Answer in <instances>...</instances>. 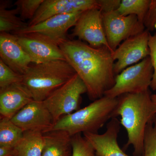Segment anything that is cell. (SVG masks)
<instances>
[{"mask_svg":"<svg viewBox=\"0 0 156 156\" xmlns=\"http://www.w3.org/2000/svg\"><path fill=\"white\" fill-rule=\"evenodd\" d=\"M59 46L66 60L86 85L90 100L103 97L114 86L115 61L109 48H93L80 40L69 39Z\"/></svg>","mask_w":156,"mask_h":156,"instance_id":"1","label":"cell"},{"mask_svg":"<svg viewBox=\"0 0 156 156\" xmlns=\"http://www.w3.org/2000/svg\"><path fill=\"white\" fill-rule=\"evenodd\" d=\"M150 90L139 93H128L119 97L115 116L121 117L120 123L126 129L127 149L131 146L134 156H143L146 129L156 116V105Z\"/></svg>","mask_w":156,"mask_h":156,"instance_id":"2","label":"cell"},{"mask_svg":"<svg viewBox=\"0 0 156 156\" xmlns=\"http://www.w3.org/2000/svg\"><path fill=\"white\" fill-rule=\"evenodd\" d=\"M118 103L119 98L104 95L83 108L62 117L50 131H64L71 136L82 132L98 133L108 120L116 117Z\"/></svg>","mask_w":156,"mask_h":156,"instance_id":"3","label":"cell"},{"mask_svg":"<svg viewBox=\"0 0 156 156\" xmlns=\"http://www.w3.org/2000/svg\"><path fill=\"white\" fill-rule=\"evenodd\" d=\"M76 74L66 60L32 63L23 75L22 83L34 100L43 101Z\"/></svg>","mask_w":156,"mask_h":156,"instance_id":"4","label":"cell"},{"mask_svg":"<svg viewBox=\"0 0 156 156\" xmlns=\"http://www.w3.org/2000/svg\"><path fill=\"white\" fill-rule=\"evenodd\" d=\"M87 92L86 85L76 74L44 101L43 104L53 117L54 124L62 117L80 109L82 95Z\"/></svg>","mask_w":156,"mask_h":156,"instance_id":"5","label":"cell"},{"mask_svg":"<svg viewBox=\"0 0 156 156\" xmlns=\"http://www.w3.org/2000/svg\"><path fill=\"white\" fill-rule=\"evenodd\" d=\"M150 56L127 68L116 76L115 83L105 96L116 98L128 93H139L149 90L153 75Z\"/></svg>","mask_w":156,"mask_h":156,"instance_id":"6","label":"cell"},{"mask_svg":"<svg viewBox=\"0 0 156 156\" xmlns=\"http://www.w3.org/2000/svg\"><path fill=\"white\" fill-rule=\"evenodd\" d=\"M105 31L113 51L127 39L141 33L146 29L135 15L123 16L117 10L102 13Z\"/></svg>","mask_w":156,"mask_h":156,"instance_id":"7","label":"cell"},{"mask_svg":"<svg viewBox=\"0 0 156 156\" xmlns=\"http://www.w3.org/2000/svg\"><path fill=\"white\" fill-rule=\"evenodd\" d=\"M150 34L149 31L145 29L123 41L112 53L114 60H117L114 66L115 75H118L129 66L149 56L148 41Z\"/></svg>","mask_w":156,"mask_h":156,"instance_id":"8","label":"cell"},{"mask_svg":"<svg viewBox=\"0 0 156 156\" xmlns=\"http://www.w3.org/2000/svg\"><path fill=\"white\" fill-rule=\"evenodd\" d=\"M72 36L85 41L93 48L106 47L112 53L107 40L104 27L102 11L94 8L82 12L76 23Z\"/></svg>","mask_w":156,"mask_h":156,"instance_id":"9","label":"cell"},{"mask_svg":"<svg viewBox=\"0 0 156 156\" xmlns=\"http://www.w3.org/2000/svg\"><path fill=\"white\" fill-rule=\"evenodd\" d=\"M32 63L56 60H66L59 45L48 37L37 33L15 35Z\"/></svg>","mask_w":156,"mask_h":156,"instance_id":"10","label":"cell"},{"mask_svg":"<svg viewBox=\"0 0 156 156\" xmlns=\"http://www.w3.org/2000/svg\"><path fill=\"white\" fill-rule=\"evenodd\" d=\"M11 121L23 132H50L54 125L53 117L43 101L33 100L15 115Z\"/></svg>","mask_w":156,"mask_h":156,"instance_id":"11","label":"cell"},{"mask_svg":"<svg viewBox=\"0 0 156 156\" xmlns=\"http://www.w3.org/2000/svg\"><path fill=\"white\" fill-rule=\"evenodd\" d=\"M94 8L100 9V0H44L28 26L61 14L83 12Z\"/></svg>","mask_w":156,"mask_h":156,"instance_id":"12","label":"cell"},{"mask_svg":"<svg viewBox=\"0 0 156 156\" xmlns=\"http://www.w3.org/2000/svg\"><path fill=\"white\" fill-rule=\"evenodd\" d=\"M82 12L56 15L36 25L27 27L13 34L37 33L48 37L59 45L67 40L68 31L75 26Z\"/></svg>","mask_w":156,"mask_h":156,"instance_id":"13","label":"cell"},{"mask_svg":"<svg viewBox=\"0 0 156 156\" xmlns=\"http://www.w3.org/2000/svg\"><path fill=\"white\" fill-rule=\"evenodd\" d=\"M121 123L117 118H113L106 126V131L102 134L84 133L98 156H130L120 148L118 141Z\"/></svg>","mask_w":156,"mask_h":156,"instance_id":"14","label":"cell"},{"mask_svg":"<svg viewBox=\"0 0 156 156\" xmlns=\"http://www.w3.org/2000/svg\"><path fill=\"white\" fill-rule=\"evenodd\" d=\"M0 57L5 64L22 75L32 63L16 36L8 33H0Z\"/></svg>","mask_w":156,"mask_h":156,"instance_id":"15","label":"cell"},{"mask_svg":"<svg viewBox=\"0 0 156 156\" xmlns=\"http://www.w3.org/2000/svg\"><path fill=\"white\" fill-rule=\"evenodd\" d=\"M33 100L30 92L22 83L0 89L1 119H11Z\"/></svg>","mask_w":156,"mask_h":156,"instance_id":"16","label":"cell"},{"mask_svg":"<svg viewBox=\"0 0 156 156\" xmlns=\"http://www.w3.org/2000/svg\"><path fill=\"white\" fill-rule=\"evenodd\" d=\"M44 135L45 145L41 156H72L71 136L67 132L51 131Z\"/></svg>","mask_w":156,"mask_h":156,"instance_id":"17","label":"cell"},{"mask_svg":"<svg viewBox=\"0 0 156 156\" xmlns=\"http://www.w3.org/2000/svg\"><path fill=\"white\" fill-rule=\"evenodd\" d=\"M44 145V134L38 131H25L14 148V156H41Z\"/></svg>","mask_w":156,"mask_h":156,"instance_id":"18","label":"cell"},{"mask_svg":"<svg viewBox=\"0 0 156 156\" xmlns=\"http://www.w3.org/2000/svg\"><path fill=\"white\" fill-rule=\"evenodd\" d=\"M11 5L9 1L0 2V32L14 34L28 26V23L18 17L16 9H9Z\"/></svg>","mask_w":156,"mask_h":156,"instance_id":"19","label":"cell"},{"mask_svg":"<svg viewBox=\"0 0 156 156\" xmlns=\"http://www.w3.org/2000/svg\"><path fill=\"white\" fill-rule=\"evenodd\" d=\"M24 132L11 119L0 120V146L14 147L23 136Z\"/></svg>","mask_w":156,"mask_h":156,"instance_id":"20","label":"cell"},{"mask_svg":"<svg viewBox=\"0 0 156 156\" xmlns=\"http://www.w3.org/2000/svg\"><path fill=\"white\" fill-rule=\"evenodd\" d=\"M151 0H122L117 11L123 16L135 15L140 23L144 24Z\"/></svg>","mask_w":156,"mask_h":156,"instance_id":"21","label":"cell"},{"mask_svg":"<svg viewBox=\"0 0 156 156\" xmlns=\"http://www.w3.org/2000/svg\"><path fill=\"white\" fill-rule=\"evenodd\" d=\"M44 0H18L14 3L18 14L23 20H30L36 14Z\"/></svg>","mask_w":156,"mask_h":156,"instance_id":"22","label":"cell"},{"mask_svg":"<svg viewBox=\"0 0 156 156\" xmlns=\"http://www.w3.org/2000/svg\"><path fill=\"white\" fill-rule=\"evenodd\" d=\"M72 156H98L91 144L81 134L71 136Z\"/></svg>","mask_w":156,"mask_h":156,"instance_id":"23","label":"cell"},{"mask_svg":"<svg viewBox=\"0 0 156 156\" xmlns=\"http://www.w3.org/2000/svg\"><path fill=\"white\" fill-rule=\"evenodd\" d=\"M143 156H156V116L147 126Z\"/></svg>","mask_w":156,"mask_h":156,"instance_id":"24","label":"cell"},{"mask_svg":"<svg viewBox=\"0 0 156 156\" xmlns=\"http://www.w3.org/2000/svg\"><path fill=\"white\" fill-rule=\"evenodd\" d=\"M23 75L15 72L0 59V89L22 83Z\"/></svg>","mask_w":156,"mask_h":156,"instance_id":"25","label":"cell"},{"mask_svg":"<svg viewBox=\"0 0 156 156\" xmlns=\"http://www.w3.org/2000/svg\"><path fill=\"white\" fill-rule=\"evenodd\" d=\"M148 46L150 50L149 56L154 71L150 88L153 91H156V33L154 35L150 34Z\"/></svg>","mask_w":156,"mask_h":156,"instance_id":"26","label":"cell"},{"mask_svg":"<svg viewBox=\"0 0 156 156\" xmlns=\"http://www.w3.org/2000/svg\"><path fill=\"white\" fill-rule=\"evenodd\" d=\"M144 24L146 29L149 31L156 30V0H151L150 7L144 19Z\"/></svg>","mask_w":156,"mask_h":156,"instance_id":"27","label":"cell"},{"mask_svg":"<svg viewBox=\"0 0 156 156\" xmlns=\"http://www.w3.org/2000/svg\"><path fill=\"white\" fill-rule=\"evenodd\" d=\"M100 10L102 13L115 11L121 4L120 0H100Z\"/></svg>","mask_w":156,"mask_h":156,"instance_id":"28","label":"cell"},{"mask_svg":"<svg viewBox=\"0 0 156 156\" xmlns=\"http://www.w3.org/2000/svg\"><path fill=\"white\" fill-rule=\"evenodd\" d=\"M14 148L11 147L0 146V156H14Z\"/></svg>","mask_w":156,"mask_h":156,"instance_id":"29","label":"cell"},{"mask_svg":"<svg viewBox=\"0 0 156 156\" xmlns=\"http://www.w3.org/2000/svg\"><path fill=\"white\" fill-rule=\"evenodd\" d=\"M151 98L152 100L153 101L154 103L156 105V94H151Z\"/></svg>","mask_w":156,"mask_h":156,"instance_id":"30","label":"cell"}]
</instances>
